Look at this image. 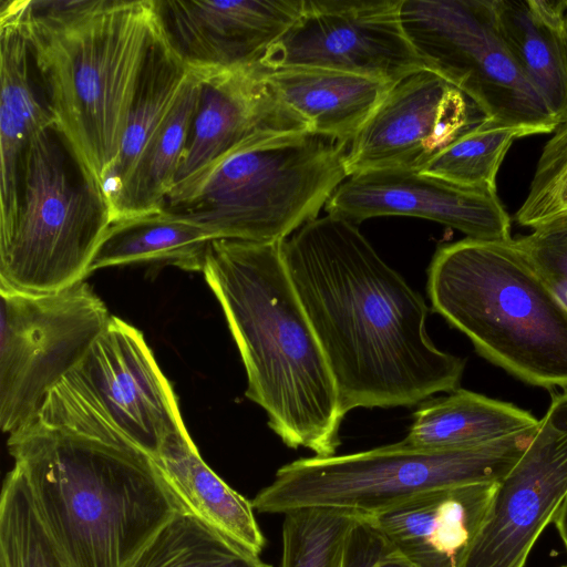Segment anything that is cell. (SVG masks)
Here are the masks:
<instances>
[{
    "instance_id": "20",
    "label": "cell",
    "mask_w": 567,
    "mask_h": 567,
    "mask_svg": "<svg viewBox=\"0 0 567 567\" xmlns=\"http://www.w3.org/2000/svg\"><path fill=\"white\" fill-rule=\"evenodd\" d=\"M516 64L558 121H567V0H493Z\"/></svg>"
},
{
    "instance_id": "13",
    "label": "cell",
    "mask_w": 567,
    "mask_h": 567,
    "mask_svg": "<svg viewBox=\"0 0 567 567\" xmlns=\"http://www.w3.org/2000/svg\"><path fill=\"white\" fill-rule=\"evenodd\" d=\"M487 117L462 91L422 70L394 84L351 141L348 177L373 171L421 172Z\"/></svg>"
},
{
    "instance_id": "34",
    "label": "cell",
    "mask_w": 567,
    "mask_h": 567,
    "mask_svg": "<svg viewBox=\"0 0 567 567\" xmlns=\"http://www.w3.org/2000/svg\"><path fill=\"white\" fill-rule=\"evenodd\" d=\"M559 537L567 550V496L561 504L559 511L557 512L556 517L553 520Z\"/></svg>"
},
{
    "instance_id": "14",
    "label": "cell",
    "mask_w": 567,
    "mask_h": 567,
    "mask_svg": "<svg viewBox=\"0 0 567 567\" xmlns=\"http://www.w3.org/2000/svg\"><path fill=\"white\" fill-rule=\"evenodd\" d=\"M68 375L152 458L169 434L185 426L177 396L143 333L118 317L111 316Z\"/></svg>"
},
{
    "instance_id": "27",
    "label": "cell",
    "mask_w": 567,
    "mask_h": 567,
    "mask_svg": "<svg viewBox=\"0 0 567 567\" xmlns=\"http://www.w3.org/2000/svg\"><path fill=\"white\" fill-rule=\"evenodd\" d=\"M123 567H272L189 511L169 519Z\"/></svg>"
},
{
    "instance_id": "21",
    "label": "cell",
    "mask_w": 567,
    "mask_h": 567,
    "mask_svg": "<svg viewBox=\"0 0 567 567\" xmlns=\"http://www.w3.org/2000/svg\"><path fill=\"white\" fill-rule=\"evenodd\" d=\"M152 460L189 512L252 553H261L266 538L251 501L228 486L203 461L186 426L169 434Z\"/></svg>"
},
{
    "instance_id": "10",
    "label": "cell",
    "mask_w": 567,
    "mask_h": 567,
    "mask_svg": "<svg viewBox=\"0 0 567 567\" xmlns=\"http://www.w3.org/2000/svg\"><path fill=\"white\" fill-rule=\"evenodd\" d=\"M111 319L84 280L31 293L0 285V426L11 434L86 354Z\"/></svg>"
},
{
    "instance_id": "12",
    "label": "cell",
    "mask_w": 567,
    "mask_h": 567,
    "mask_svg": "<svg viewBox=\"0 0 567 567\" xmlns=\"http://www.w3.org/2000/svg\"><path fill=\"white\" fill-rule=\"evenodd\" d=\"M567 496V388L555 393L527 447L498 482L461 567H525Z\"/></svg>"
},
{
    "instance_id": "3",
    "label": "cell",
    "mask_w": 567,
    "mask_h": 567,
    "mask_svg": "<svg viewBox=\"0 0 567 567\" xmlns=\"http://www.w3.org/2000/svg\"><path fill=\"white\" fill-rule=\"evenodd\" d=\"M280 243L214 240L203 274L245 365L246 396L288 447L331 456L346 414Z\"/></svg>"
},
{
    "instance_id": "8",
    "label": "cell",
    "mask_w": 567,
    "mask_h": 567,
    "mask_svg": "<svg viewBox=\"0 0 567 567\" xmlns=\"http://www.w3.org/2000/svg\"><path fill=\"white\" fill-rule=\"evenodd\" d=\"M56 135L51 128L31 137L17 220L0 241V285L24 292L84 280L113 223L106 192L85 177Z\"/></svg>"
},
{
    "instance_id": "2",
    "label": "cell",
    "mask_w": 567,
    "mask_h": 567,
    "mask_svg": "<svg viewBox=\"0 0 567 567\" xmlns=\"http://www.w3.org/2000/svg\"><path fill=\"white\" fill-rule=\"evenodd\" d=\"M7 444L71 567H123L169 519L188 511L152 457L69 375Z\"/></svg>"
},
{
    "instance_id": "30",
    "label": "cell",
    "mask_w": 567,
    "mask_h": 567,
    "mask_svg": "<svg viewBox=\"0 0 567 567\" xmlns=\"http://www.w3.org/2000/svg\"><path fill=\"white\" fill-rule=\"evenodd\" d=\"M355 516L315 507L284 514L281 567H340L344 539Z\"/></svg>"
},
{
    "instance_id": "16",
    "label": "cell",
    "mask_w": 567,
    "mask_h": 567,
    "mask_svg": "<svg viewBox=\"0 0 567 567\" xmlns=\"http://www.w3.org/2000/svg\"><path fill=\"white\" fill-rule=\"evenodd\" d=\"M196 68L202 71L200 94L175 184L241 147L309 130L279 99L260 62Z\"/></svg>"
},
{
    "instance_id": "5",
    "label": "cell",
    "mask_w": 567,
    "mask_h": 567,
    "mask_svg": "<svg viewBox=\"0 0 567 567\" xmlns=\"http://www.w3.org/2000/svg\"><path fill=\"white\" fill-rule=\"evenodd\" d=\"M426 291L484 359L529 385L567 388V308L513 238L439 246Z\"/></svg>"
},
{
    "instance_id": "24",
    "label": "cell",
    "mask_w": 567,
    "mask_h": 567,
    "mask_svg": "<svg viewBox=\"0 0 567 567\" xmlns=\"http://www.w3.org/2000/svg\"><path fill=\"white\" fill-rule=\"evenodd\" d=\"M214 240L207 229L165 209L122 218L109 227L89 270L164 261L184 270L203 271Z\"/></svg>"
},
{
    "instance_id": "19",
    "label": "cell",
    "mask_w": 567,
    "mask_h": 567,
    "mask_svg": "<svg viewBox=\"0 0 567 567\" xmlns=\"http://www.w3.org/2000/svg\"><path fill=\"white\" fill-rule=\"evenodd\" d=\"M279 99L310 131L351 143L394 84L320 68L268 70Z\"/></svg>"
},
{
    "instance_id": "17",
    "label": "cell",
    "mask_w": 567,
    "mask_h": 567,
    "mask_svg": "<svg viewBox=\"0 0 567 567\" xmlns=\"http://www.w3.org/2000/svg\"><path fill=\"white\" fill-rule=\"evenodd\" d=\"M162 25L192 66L259 63L296 21L302 0H157Z\"/></svg>"
},
{
    "instance_id": "4",
    "label": "cell",
    "mask_w": 567,
    "mask_h": 567,
    "mask_svg": "<svg viewBox=\"0 0 567 567\" xmlns=\"http://www.w3.org/2000/svg\"><path fill=\"white\" fill-rule=\"evenodd\" d=\"M54 130L106 192L147 52L157 0H14Z\"/></svg>"
},
{
    "instance_id": "35",
    "label": "cell",
    "mask_w": 567,
    "mask_h": 567,
    "mask_svg": "<svg viewBox=\"0 0 567 567\" xmlns=\"http://www.w3.org/2000/svg\"><path fill=\"white\" fill-rule=\"evenodd\" d=\"M565 32H566V38H567V12H566V16H565Z\"/></svg>"
},
{
    "instance_id": "25",
    "label": "cell",
    "mask_w": 567,
    "mask_h": 567,
    "mask_svg": "<svg viewBox=\"0 0 567 567\" xmlns=\"http://www.w3.org/2000/svg\"><path fill=\"white\" fill-rule=\"evenodd\" d=\"M190 73V65L168 39L159 18L106 195L126 182L144 148L178 101Z\"/></svg>"
},
{
    "instance_id": "22",
    "label": "cell",
    "mask_w": 567,
    "mask_h": 567,
    "mask_svg": "<svg viewBox=\"0 0 567 567\" xmlns=\"http://www.w3.org/2000/svg\"><path fill=\"white\" fill-rule=\"evenodd\" d=\"M538 423L513 403L456 389L421 403L402 441L422 449H462L536 429Z\"/></svg>"
},
{
    "instance_id": "26",
    "label": "cell",
    "mask_w": 567,
    "mask_h": 567,
    "mask_svg": "<svg viewBox=\"0 0 567 567\" xmlns=\"http://www.w3.org/2000/svg\"><path fill=\"white\" fill-rule=\"evenodd\" d=\"M32 56L13 0L0 8V143L27 147L31 137L54 128L44 97L31 76Z\"/></svg>"
},
{
    "instance_id": "7",
    "label": "cell",
    "mask_w": 567,
    "mask_h": 567,
    "mask_svg": "<svg viewBox=\"0 0 567 567\" xmlns=\"http://www.w3.org/2000/svg\"><path fill=\"white\" fill-rule=\"evenodd\" d=\"M536 429L462 449H422L400 441L358 453L299 458L278 468L251 505L265 514L315 507L371 516L433 489L501 481Z\"/></svg>"
},
{
    "instance_id": "29",
    "label": "cell",
    "mask_w": 567,
    "mask_h": 567,
    "mask_svg": "<svg viewBox=\"0 0 567 567\" xmlns=\"http://www.w3.org/2000/svg\"><path fill=\"white\" fill-rule=\"evenodd\" d=\"M517 128L486 118L444 148L421 172L445 181L497 192L499 167L517 138Z\"/></svg>"
},
{
    "instance_id": "33",
    "label": "cell",
    "mask_w": 567,
    "mask_h": 567,
    "mask_svg": "<svg viewBox=\"0 0 567 567\" xmlns=\"http://www.w3.org/2000/svg\"><path fill=\"white\" fill-rule=\"evenodd\" d=\"M340 567H416L365 516L357 515L347 533Z\"/></svg>"
},
{
    "instance_id": "31",
    "label": "cell",
    "mask_w": 567,
    "mask_h": 567,
    "mask_svg": "<svg viewBox=\"0 0 567 567\" xmlns=\"http://www.w3.org/2000/svg\"><path fill=\"white\" fill-rule=\"evenodd\" d=\"M564 214H567V121L556 127L544 145L515 221L533 229Z\"/></svg>"
},
{
    "instance_id": "32",
    "label": "cell",
    "mask_w": 567,
    "mask_h": 567,
    "mask_svg": "<svg viewBox=\"0 0 567 567\" xmlns=\"http://www.w3.org/2000/svg\"><path fill=\"white\" fill-rule=\"evenodd\" d=\"M513 240L567 308V214Z\"/></svg>"
},
{
    "instance_id": "1",
    "label": "cell",
    "mask_w": 567,
    "mask_h": 567,
    "mask_svg": "<svg viewBox=\"0 0 567 567\" xmlns=\"http://www.w3.org/2000/svg\"><path fill=\"white\" fill-rule=\"evenodd\" d=\"M280 247L344 414L358 408H410L458 389L466 361L432 342L425 300L357 224L327 214Z\"/></svg>"
},
{
    "instance_id": "11",
    "label": "cell",
    "mask_w": 567,
    "mask_h": 567,
    "mask_svg": "<svg viewBox=\"0 0 567 567\" xmlns=\"http://www.w3.org/2000/svg\"><path fill=\"white\" fill-rule=\"evenodd\" d=\"M403 0H302L260 60L268 70L320 68L396 84L426 70L401 20Z\"/></svg>"
},
{
    "instance_id": "18",
    "label": "cell",
    "mask_w": 567,
    "mask_h": 567,
    "mask_svg": "<svg viewBox=\"0 0 567 567\" xmlns=\"http://www.w3.org/2000/svg\"><path fill=\"white\" fill-rule=\"evenodd\" d=\"M498 482L433 489L365 517L416 567H461Z\"/></svg>"
},
{
    "instance_id": "23",
    "label": "cell",
    "mask_w": 567,
    "mask_h": 567,
    "mask_svg": "<svg viewBox=\"0 0 567 567\" xmlns=\"http://www.w3.org/2000/svg\"><path fill=\"white\" fill-rule=\"evenodd\" d=\"M192 73L175 106L151 138L126 182L107 194L113 221L164 209L196 114L202 71Z\"/></svg>"
},
{
    "instance_id": "28",
    "label": "cell",
    "mask_w": 567,
    "mask_h": 567,
    "mask_svg": "<svg viewBox=\"0 0 567 567\" xmlns=\"http://www.w3.org/2000/svg\"><path fill=\"white\" fill-rule=\"evenodd\" d=\"M0 567H71L42 524L14 467L1 491Z\"/></svg>"
},
{
    "instance_id": "15",
    "label": "cell",
    "mask_w": 567,
    "mask_h": 567,
    "mask_svg": "<svg viewBox=\"0 0 567 567\" xmlns=\"http://www.w3.org/2000/svg\"><path fill=\"white\" fill-rule=\"evenodd\" d=\"M324 207L328 214L354 224L379 216H410L446 225L473 239H512L511 218L497 192L422 172L389 169L350 176Z\"/></svg>"
},
{
    "instance_id": "9",
    "label": "cell",
    "mask_w": 567,
    "mask_h": 567,
    "mask_svg": "<svg viewBox=\"0 0 567 567\" xmlns=\"http://www.w3.org/2000/svg\"><path fill=\"white\" fill-rule=\"evenodd\" d=\"M401 20L425 69L523 136L559 125L499 33L493 0H403Z\"/></svg>"
},
{
    "instance_id": "6",
    "label": "cell",
    "mask_w": 567,
    "mask_h": 567,
    "mask_svg": "<svg viewBox=\"0 0 567 567\" xmlns=\"http://www.w3.org/2000/svg\"><path fill=\"white\" fill-rule=\"evenodd\" d=\"M349 145L310 130L252 143L176 183L164 209L216 239L280 243L348 178Z\"/></svg>"
},
{
    "instance_id": "36",
    "label": "cell",
    "mask_w": 567,
    "mask_h": 567,
    "mask_svg": "<svg viewBox=\"0 0 567 567\" xmlns=\"http://www.w3.org/2000/svg\"><path fill=\"white\" fill-rule=\"evenodd\" d=\"M563 567H567V566H563Z\"/></svg>"
}]
</instances>
